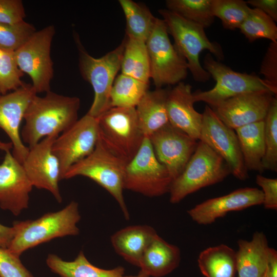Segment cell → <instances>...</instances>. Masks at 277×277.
Segmentation results:
<instances>
[{"instance_id": "obj_1", "label": "cell", "mask_w": 277, "mask_h": 277, "mask_svg": "<svg viewBox=\"0 0 277 277\" xmlns=\"http://www.w3.org/2000/svg\"><path fill=\"white\" fill-rule=\"evenodd\" d=\"M80 104L76 96L51 90L44 96L35 95L24 115L25 123L21 132L23 143L30 148L46 137L58 136L78 120Z\"/></svg>"}, {"instance_id": "obj_2", "label": "cell", "mask_w": 277, "mask_h": 277, "mask_svg": "<svg viewBox=\"0 0 277 277\" xmlns=\"http://www.w3.org/2000/svg\"><path fill=\"white\" fill-rule=\"evenodd\" d=\"M127 164L125 159L108 146L99 133L92 153L72 166L65 173L63 179L83 176L94 181L114 198L125 218L129 220L130 215L123 195Z\"/></svg>"}, {"instance_id": "obj_3", "label": "cell", "mask_w": 277, "mask_h": 277, "mask_svg": "<svg viewBox=\"0 0 277 277\" xmlns=\"http://www.w3.org/2000/svg\"><path fill=\"white\" fill-rule=\"evenodd\" d=\"M78 205L71 201L62 210L49 212L35 220L15 221L13 236L7 248L17 256L26 250L55 238L79 233Z\"/></svg>"}, {"instance_id": "obj_4", "label": "cell", "mask_w": 277, "mask_h": 277, "mask_svg": "<svg viewBox=\"0 0 277 277\" xmlns=\"http://www.w3.org/2000/svg\"><path fill=\"white\" fill-rule=\"evenodd\" d=\"M158 12L166 25L169 34L173 38L174 45L185 58L194 81L203 83L209 81L211 76L201 65L199 56L203 50H207L220 62L224 58L221 45L209 40L203 26L167 9H159Z\"/></svg>"}, {"instance_id": "obj_5", "label": "cell", "mask_w": 277, "mask_h": 277, "mask_svg": "<svg viewBox=\"0 0 277 277\" xmlns=\"http://www.w3.org/2000/svg\"><path fill=\"white\" fill-rule=\"evenodd\" d=\"M74 39L78 53L80 72L94 91L93 102L87 114L97 118L111 108L110 91L121 69L125 37L114 49L100 58H95L88 53L77 35H75Z\"/></svg>"}, {"instance_id": "obj_6", "label": "cell", "mask_w": 277, "mask_h": 277, "mask_svg": "<svg viewBox=\"0 0 277 277\" xmlns=\"http://www.w3.org/2000/svg\"><path fill=\"white\" fill-rule=\"evenodd\" d=\"M230 174V169L225 161L199 140L184 169L171 184L169 201L172 204L179 203L190 194L222 182Z\"/></svg>"}, {"instance_id": "obj_7", "label": "cell", "mask_w": 277, "mask_h": 277, "mask_svg": "<svg viewBox=\"0 0 277 277\" xmlns=\"http://www.w3.org/2000/svg\"><path fill=\"white\" fill-rule=\"evenodd\" d=\"M203 68L215 81V86L207 91L193 93L195 103H206L213 108L222 102L240 94L268 91L276 95L277 91L256 75L241 73L215 60L210 53L204 58Z\"/></svg>"}, {"instance_id": "obj_8", "label": "cell", "mask_w": 277, "mask_h": 277, "mask_svg": "<svg viewBox=\"0 0 277 277\" xmlns=\"http://www.w3.org/2000/svg\"><path fill=\"white\" fill-rule=\"evenodd\" d=\"M146 45L150 79L156 88L176 85L186 78L188 72L187 63L171 43L163 19L157 17Z\"/></svg>"}, {"instance_id": "obj_9", "label": "cell", "mask_w": 277, "mask_h": 277, "mask_svg": "<svg viewBox=\"0 0 277 277\" xmlns=\"http://www.w3.org/2000/svg\"><path fill=\"white\" fill-rule=\"evenodd\" d=\"M173 180L156 157L148 137H145L135 156L127 164L124 188L148 197L169 193Z\"/></svg>"}, {"instance_id": "obj_10", "label": "cell", "mask_w": 277, "mask_h": 277, "mask_svg": "<svg viewBox=\"0 0 277 277\" xmlns=\"http://www.w3.org/2000/svg\"><path fill=\"white\" fill-rule=\"evenodd\" d=\"M55 33V27L51 25L36 30L14 51L19 69L30 77L37 94L51 90L54 73L51 48Z\"/></svg>"}, {"instance_id": "obj_11", "label": "cell", "mask_w": 277, "mask_h": 277, "mask_svg": "<svg viewBox=\"0 0 277 277\" xmlns=\"http://www.w3.org/2000/svg\"><path fill=\"white\" fill-rule=\"evenodd\" d=\"M104 141L128 163L138 151L145 136L135 107H111L97 118Z\"/></svg>"}, {"instance_id": "obj_12", "label": "cell", "mask_w": 277, "mask_h": 277, "mask_svg": "<svg viewBox=\"0 0 277 277\" xmlns=\"http://www.w3.org/2000/svg\"><path fill=\"white\" fill-rule=\"evenodd\" d=\"M99 133L97 118L87 113L55 138L52 150L59 161L61 180L72 166L92 153Z\"/></svg>"}, {"instance_id": "obj_13", "label": "cell", "mask_w": 277, "mask_h": 277, "mask_svg": "<svg viewBox=\"0 0 277 277\" xmlns=\"http://www.w3.org/2000/svg\"><path fill=\"white\" fill-rule=\"evenodd\" d=\"M202 114L199 140L225 161L234 177L241 181L247 179L248 170L234 130L226 126L208 105L206 106Z\"/></svg>"}, {"instance_id": "obj_14", "label": "cell", "mask_w": 277, "mask_h": 277, "mask_svg": "<svg viewBox=\"0 0 277 277\" xmlns=\"http://www.w3.org/2000/svg\"><path fill=\"white\" fill-rule=\"evenodd\" d=\"M148 137L156 157L167 169L173 181L184 169L199 141L169 123Z\"/></svg>"}, {"instance_id": "obj_15", "label": "cell", "mask_w": 277, "mask_h": 277, "mask_svg": "<svg viewBox=\"0 0 277 277\" xmlns=\"http://www.w3.org/2000/svg\"><path fill=\"white\" fill-rule=\"evenodd\" d=\"M58 136L44 138L29 152L22 165L33 187L49 191L56 200L62 201L58 183L61 180L59 161L52 150V147Z\"/></svg>"}, {"instance_id": "obj_16", "label": "cell", "mask_w": 277, "mask_h": 277, "mask_svg": "<svg viewBox=\"0 0 277 277\" xmlns=\"http://www.w3.org/2000/svg\"><path fill=\"white\" fill-rule=\"evenodd\" d=\"M36 94L32 84L24 83L17 89L0 96V128L10 138L12 154L21 164L29 148L22 141L20 126L29 103Z\"/></svg>"}, {"instance_id": "obj_17", "label": "cell", "mask_w": 277, "mask_h": 277, "mask_svg": "<svg viewBox=\"0 0 277 277\" xmlns=\"http://www.w3.org/2000/svg\"><path fill=\"white\" fill-rule=\"evenodd\" d=\"M274 97L268 91L244 93L224 101L212 109L226 126L235 130L264 120Z\"/></svg>"}, {"instance_id": "obj_18", "label": "cell", "mask_w": 277, "mask_h": 277, "mask_svg": "<svg viewBox=\"0 0 277 277\" xmlns=\"http://www.w3.org/2000/svg\"><path fill=\"white\" fill-rule=\"evenodd\" d=\"M33 186L22 164L12 155L5 152L0 164V207L17 215L28 208L29 193Z\"/></svg>"}, {"instance_id": "obj_19", "label": "cell", "mask_w": 277, "mask_h": 277, "mask_svg": "<svg viewBox=\"0 0 277 277\" xmlns=\"http://www.w3.org/2000/svg\"><path fill=\"white\" fill-rule=\"evenodd\" d=\"M263 201L261 190L257 188H242L226 195L206 200L188 210L187 213L196 223L208 225L229 212L261 205Z\"/></svg>"}, {"instance_id": "obj_20", "label": "cell", "mask_w": 277, "mask_h": 277, "mask_svg": "<svg viewBox=\"0 0 277 277\" xmlns=\"http://www.w3.org/2000/svg\"><path fill=\"white\" fill-rule=\"evenodd\" d=\"M194 103L191 86L181 82L169 89L166 108L169 123L199 141L203 114L196 111Z\"/></svg>"}, {"instance_id": "obj_21", "label": "cell", "mask_w": 277, "mask_h": 277, "mask_svg": "<svg viewBox=\"0 0 277 277\" xmlns=\"http://www.w3.org/2000/svg\"><path fill=\"white\" fill-rule=\"evenodd\" d=\"M180 261L179 248L167 242L157 233L144 251L138 267L140 272L150 277H162L176 269Z\"/></svg>"}, {"instance_id": "obj_22", "label": "cell", "mask_w": 277, "mask_h": 277, "mask_svg": "<svg viewBox=\"0 0 277 277\" xmlns=\"http://www.w3.org/2000/svg\"><path fill=\"white\" fill-rule=\"evenodd\" d=\"M156 234L150 226L132 225L113 233L110 241L118 255L129 263L139 267L144 251Z\"/></svg>"}, {"instance_id": "obj_23", "label": "cell", "mask_w": 277, "mask_h": 277, "mask_svg": "<svg viewBox=\"0 0 277 277\" xmlns=\"http://www.w3.org/2000/svg\"><path fill=\"white\" fill-rule=\"evenodd\" d=\"M236 251L239 277H262L269 249L265 234L256 231L250 241L239 240Z\"/></svg>"}, {"instance_id": "obj_24", "label": "cell", "mask_w": 277, "mask_h": 277, "mask_svg": "<svg viewBox=\"0 0 277 277\" xmlns=\"http://www.w3.org/2000/svg\"><path fill=\"white\" fill-rule=\"evenodd\" d=\"M169 89L148 90L135 107L140 129L148 137L168 124L166 101Z\"/></svg>"}, {"instance_id": "obj_25", "label": "cell", "mask_w": 277, "mask_h": 277, "mask_svg": "<svg viewBox=\"0 0 277 277\" xmlns=\"http://www.w3.org/2000/svg\"><path fill=\"white\" fill-rule=\"evenodd\" d=\"M46 264L52 272L61 277H122L125 272L122 266L104 269L93 265L82 251L73 261H66L57 255L49 254Z\"/></svg>"}, {"instance_id": "obj_26", "label": "cell", "mask_w": 277, "mask_h": 277, "mask_svg": "<svg viewBox=\"0 0 277 277\" xmlns=\"http://www.w3.org/2000/svg\"><path fill=\"white\" fill-rule=\"evenodd\" d=\"M264 120L241 127L236 134L245 167L247 170L262 173L265 155Z\"/></svg>"}, {"instance_id": "obj_27", "label": "cell", "mask_w": 277, "mask_h": 277, "mask_svg": "<svg viewBox=\"0 0 277 277\" xmlns=\"http://www.w3.org/2000/svg\"><path fill=\"white\" fill-rule=\"evenodd\" d=\"M197 263L205 277H235L236 251L225 244L210 247L200 253Z\"/></svg>"}, {"instance_id": "obj_28", "label": "cell", "mask_w": 277, "mask_h": 277, "mask_svg": "<svg viewBox=\"0 0 277 277\" xmlns=\"http://www.w3.org/2000/svg\"><path fill=\"white\" fill-rule=\"evenodd\" d=\"M126 19V35L146 42L157 17L145 4L132 0H119Z\"/></svg>"}, {"instance_id": "obj_29", "label": "cell", "mask_w": 277, "mask_h": 277, "mask_svg": "<svg viewBox=\"0 0 277 277\" xmlns=\"http://www.w3.org/2000/svg\"><path fill=\"white\" fill-rule=\"evenodd\" d=\"M121 73L149 84L150 65L146 42L125 35Z\"/></svg>"}, {"instance_id": "obj_30", "label": "cell", "mask_w": 277, "mask_h": 277, "mask_svg": "<svg viewBox=\"0 0 277 277\" xmlns=\"http://www.w3.org/2000/svg\"><path fill=\"white\" fill-rule=\"evenodd\" d=\"M148 90L149 84L121 73L115 77L110 91V107L135 108Z\"/></svg>"}, {"instance_id": "obj_31", "label": "cell", "mask_w": 277, "mask_h": 277, "mask_svg": "<svg viewBox=\"0 0 277 277\" xmlns=\"http://www.w3.org/2000/svg\"><path fill=\"white\" fill-rule=\"evenodd\" d=\"M212 0H167V9L189 21L208 28L215 17L211 8Z\"/></svg>"}, {"instance_id": "obj_32", "label": "cell", "mask_w": 277, "mask_h": 277, "mask_svg": "<svg viewBox=\"0 0 277 277\" xmlns=\"http://www.w3.org/2000/svg\"><path fill=\"white\" fill-rule=\"evenodd\" d=\"M239 29L249 42L261 38L277 42V26L275 22L258 9L251 8Z\"/></svg>"}, {"instance_id": "obj_33", "label": "cell", "mask_w": 277, "mask_h": 277, "mask_svg": "<svg viewBox=\"0 0 277 277\" xmlns=\"http://www.w3.org/2000/svg\"><path fill=\"white\" fill-rule=\"evenodd\" d=\"M211 8L224 28L234 30L239 29L251 8L243 0H212Z\"/></svg>"}, {"instance_id": "obj_34", "label": "cell", "mask_w": 277, "mask_h": 277, "mask_svg": "<svg viewBox=\"0 0 277 277\" xmlns=\"http://www.w3.org/2000/svg\"><path fill=\"white\" fill-rule=\"evenodd\" d=\"M265 155L262 167L265 170L277 171V99L275 96L264 120Z\"/></svg>"}, {"instance_id": "obj_35", "label": "cell", "mask_w": 277, "mask_h": 277, "mask_svg": "<svg viewBox=\"0 0 277 277\" xmlns=\"http://www.w3.org/2000/svg\"><path fill=\"white\" fill-rule=\"evenodd\" d=\"M24 73L19 69L14 51L0 49V94L4 95L23 85Z\"/></svg>"}, {"instance_id": "obj_36", "label": "cell", "mask_w": 277, "mask_h": 277, "mask_svg": "<svg viewBox=\"0 0 277 277\" xmlns=\"http://www.w3.org/2000/svg\"><path fill=\"white\" fill-rule=\"evenodd\" d=\"M36 31L26 21L15 24L0 23V49L15 51Z\"/></svg>"}, {"instance_id": "obj_37", "label": "cell", "mask_w": 277, "mask_h": 277, "mask_svg": "<svg viewBox=\"0 0 277 277\" xmlns=\"http://www.w3.org/2000/svg\"><path fill=\"white\" fill-rule=\"evenodd\" d=\"M0 277H34L22 263L19 257L7 248H0Z\"/></svg>"}, {"instance_id": "obj_38", "label": "cell", "mask_w": 277, "mask_h": 277, "mask_svg": "<svg viewBox=\"0 0 277 277\" xmlns=\"http://www.w3.org/2000/svg\"><path fill=\"white\" fill-rule=\"evenodd\" d=\"M260 73L264 76V80L277 91V42H270L262 60Z\"/></svg>"}, {"instance_id": "obj_39", "label": "cell", "mask_w": 277, "mask_h": 277, "mask_svg": "<svg viewBox=\"0 0 277 277\" xmlns=\"http://www.w3.org/2000/svg\"><path fill=\"white\" fill-rule=\"evenodd\" d=\"M26 15L21 0H0V23L15 24L24 21Z\"/></svg>"}, {"instance_id": "obj_40", "label": "cell", "mask_w": 277, "mask_h": 277, "mask_svg": "<svg viewBox=\"0 0 277 277\" xmlns=\"http://www.w3.org/2000/svg\"><path fill=\"white\" fill-rule=\"evenodd\" d=\"M256 184L262 188L263 194L262 205L266 209H277V179L265 177L260 174L256 177Z\"/></svg>"}, {"instance_id": "obj_41", "label": "cell", "mask_w": 277, "mask_h": 277, "mask_svg": "<svg viewBox=\"0 0 277 277\" xmlns=\"http://www.w3.org/2000/svg\"><path fill=\"white\" fill-rule=\"evenodd\" d=\"M246 3L248 5L263 12L275 22H277L276 0H248Z\"/></svg>"}, {"instance_id": "obj_42", "label": "cell", "mask_w": 277, "mask_h": 277, "mask_svg": "<svg viewBox=\"0 0 277 277\" xmlns=\"http://www.w3.org/2000/svg\"><path fill=\"white\" fill-rule=\"evenodd\" d=\"M262 277H277V252L269 248L267 264Z\"/></svg>"}, {"instance_id": "obj_43", "label": "cell", "mask_w": 277, "mask_h": 277, "mask_svg": "<svg viewBox=\"0 0 277 277\" xmlns=\"http://www.w3.org/2000/svg\"><path fill=\"white\" fill-rule=\"evenodd\" d=\"M13 236V228L0 223V248H8Z\"/></svg>"}, {"instance_id": "obj_44", "label": "cell", "mask_w": 277, "mask_h": 277, "mask_svg": "<svg viewBox=\"0 0 277 277\" xmlns=\"http://www.w3.org/2000/svg\"><path fill=\"white\" fill-rule=\"evenodd\" d=\"M12 149V144L10 142H5L0 140V151L5 152Z\"/></svg>"}, {"instance_id": "obj_45", "label": "cell", "mask_w": 277, "mask_h": 277, "mask_svg": "<svg viewBox=\"0 0 277 277\" xmlns=\"http://www.w3.org/2000/svg\"><path fill=\"white\" fill-rule=\"evenodd\" d=\"M122 277H150L148 275H147L146 274L141 272H139V273L137 274V275H127V276H125L124 275L123 276H122Z\"/></svg>"}, {"instance_id": "obj_46", "label": "cell", "mask_w": 277, "mask_h": 277, "mask_svg": "<svg viewBox=\"0 0 277 277\" xmlns=\"http://www.w3.org/2000/svg\"><path fill=\"white\" fill-rule=\"evenodd\" d=\"M1 94H0V96H1Z\"/></svg>"}]
</instances>
